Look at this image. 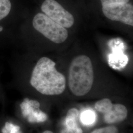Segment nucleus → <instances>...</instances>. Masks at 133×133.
<instances>
[{"label": "nucleus", "mask_w": 133, "mask_h": 133, "mask_svg": "<svg viewBox=\"0 0 133 133\" xmlns=\"http://www.w3.org/2000/svg\"><path fill=\"white\" fill-rule=\"evenodd\" d=\"M2 133H22L19 126L14 123L6 122L2 129Z\"/></svg>", "instance_id": "nucleus-11"}, {"label": "nucleus", "mask_w": 133, "mask_h": 133, "mask_svg": "<svg viewBox=\"0 0 133 133\" xmlns=\"http://www.w3.org/2000/svg\"><path fill=\"white\" fill-rule=\"evenodd\" d=\"M95 109L104 115L106 123H117L124 121L127 117L128 110L121 104H113L110 100L105 98L96 103Z\"/></svg>", "instance_id": "nucleus-5"}, {"label": "nucleus", "mask_w": 133, "mask_h": 133, "mask_svg": "<svg viewBox=\"0 0 133 133\" xmlns=\"http://www.w3.org/2000/svg\"><path fill=\"white\" fill-rule=\"evenodd\" d=\"M78 111L75 108L70 109L66 117V128L63 129L61 133H82L83 131L77 124Z\"/></svg>", "instance_id": "nucleus-8"}, {"label": "nucleus", "mask_w": 133, "mask_h": 133, "mask_svg": "<svg viewBox=\"0 0 133 133\" xmlns=\"http://www.w3.org/2000/svg\"><path fill=\"white\" fill-rule=\"evenodd\" d=\"M32 23L37 31L53 43H64L68 37L66 29L53 21L45 14L42 13L36 14Z\"/></svg>", "instance_id": "nucleus-3"}, {"label": "nucleus", "mask_w": 133, "mask_h": 133, "mask_svg": "<svg viewBox=\"0 0 133 133\" xmlns=\"http://www.w3.org/2000/svg\"><path fill=\"white\" fill-rule=\"evenodd\" d=\"M94 82V71L90 58L85 55L75 57L71 61L68 84L72 93L82 96L91 90Z\"/></svg>", "instance_id": "nucleus-2"}, {"label": "nucleus", "mask_w": 133, "mask_h": 133, "mask_svg": "<svg viewBox=\"0 0 133 133\" xmlns=\"http://www.w3.org/2000/svg\"><path fill=\"white\" fill-rule=\"evenodd\" d=\"M39 103L37 101L26 99L21 104L22 114L27 117L30 122H43L48 119V116L40 110H35V108L39 107Z\"/></svg>", "instance_id": "nucleus-7"}, {"label": "nucleus", "mask_w": 133, "mask_h": 133, "mask_svg": "<svg viewBox=\"0 0 133 133\" xmlns=\"http://www.w3.org/2000/svg\"><path fill=\"white\" fill-rule=\"evenodd\" d=\"M96 117V114L93 110L87 109L81 113V121L85 125H91L95 122Z\"/></svg>", "instance_id": "nucleus-9"}, {"label": "nucleus", "mask_w": 133, "mask_h": 133, "mask_svg": "<svg viewBox=\"0 0 133 133\" xmlns=\"http://www.w3.org/2000/svg\"><path fill=\"white\" fill-rule=\"evenodd\" d=\"M3 27H2V26H0V32H2V31H3Z\"/></svg>", "instance_id": "nucleus-15"}, {"label": "nucleus", "mask_w": 133, "mask_h": 133, "mask_svg": "<svg viewBox=\"0 0 133 133\" xmlns=\"http://www.w3.org/2000/svg\"><path fill=\"white\" fill-rule=\"evenodd\" d=\"M118 130L114 126H109L96 129L90 133H118Z\"/></svg>", "instance_id": "nucleus-12"}, {"label": "nucleus", "mask_w": 133, "mask_h": 133, "mask_svg": "<svg viewBox=\"0 0 133 133\" xmlns=\"http://www.w3.org/2000/svg\"><path fill=\"white\" fill-rule=\"evenodd\" d=\"M102 11L108 19L133 26V6L131 4L124 3L104 5Z\"/></svg>", "instance_id": "nucleus-6"}, {"label": "nucleus", "mask_w": 133, "mask_h": 133, "mask_svg": "<svg viewBox=\"0 0 133 133\" xmlns=\"http://www.w3.org/2000/svg\"><path fill=\"white\" fill-rule=\"evenodd\" d=\"M56 63L48 57H42L34 68L30 84L43 95L61 94L65 90V76L57 71Z\"/></svg>", "instance_id": "nucleus-1"}, {"label": "nucleus", "mask_w": 133, "mask_h": 133, "mask_svg": "<svg viewBox=\"0 0 133 133\" xmlns=\"http://www.w3.org/2000/svg\"><path fill=\"white\" fill-rule=\"evenodd\" d=\"M43 133H53L52 132L50 131H49V130H46V131H44Z\"/></svg>", "instance_id": "nucleus-14"}, {"label": "nucleus", "mask_w": 133, "mask_h": 133, "mask_svg": "<svg viewBox=\"0 0 133 133\" xmlns=\"http://www.w3.org/2000/svg\"><path fill=\"white\" fill-rule=\"evenodd\" d=\"M41 10L49 18L65 28H70L74 24L73 15L55 0H45Z\"/></svg>", "instance_id": "nucleus-4"}, {"label": "nucleus", "mask_w": 133, "mask_h": 133, "mask_svg": "<svg viewBox=\"0 0 133 133\" xmlns=\"http://www.w3.org/2000/svg\"><path fill=\"white\" fill-rule=\"evenodd\" d=\"M102 6L112 5L115 4L128 3L130 0H100Z\"/></svg>", "instance_id": "nucleus-13"}, {"label": "nucleus", "mask_w": 133, "mask_h": 133, "mask_svg": "<svg viewBox=\"0 0 133 133\" xmlns=\"http://www.w3.org/2000/svg\"><path fill=\"white\" fill-rule=\"evenodd\" d=\"M11 8L10 0H0V20L10 14Z\"/></svg>", "instance_id": "nucleus-10"}]
</instances>
